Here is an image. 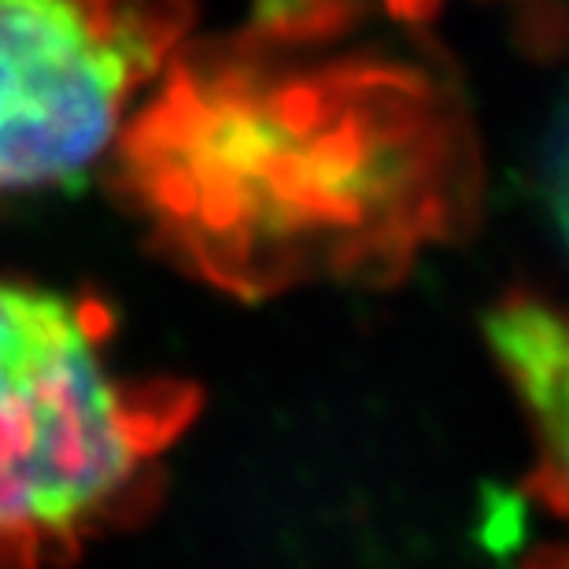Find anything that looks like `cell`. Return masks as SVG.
<instances>
[{"label": "cell", "instance_id": "obj_1", "mask_svg": "<svg viewBox=\"0 0 569 569\" xmlns=\"http://www.w3.org/2000/svg\"><path fill=\"white\" fill-rule=\"evenodd\" d=\"M108 329L93 300L0 281V569L71 548L189 422L186 385L108 370Z\"/></svg>", "mask_w": 569, "mask_h": 569}, {"label": "cell", "instance_id": "obj_2", "mask_svg": "<svg viewBox=\"0 0 569 569\" xmlns=\"http://www.w3.org/2000/svg\"><path fill=\"white\" fill-rule=\"evenodd\" d=\"M174 30L163 0H0V192L82 178Z\"/></svg>", "mask_w": 569, "mask_h": 569}, {"label": "cell", "instance_id": "obj_3", "mask_svg": "<svg viewBox=\"0 0 569 569\" xmlns=\"http://www.w3.org/2000/svg\"><path fill=\"white\" fill-rule=\"evenodd\" d=\"M485 337L537 437L521 507L532 521L521 569H569V315L510 296L488 311Z\"/></svg>", "mask_w": 569, "mask_h": 569}, {"label": "cell", "instance_id": "obj_4", "mask_svg": "<svg viewBox=\"0 0 569 569\" xmlns=\"http://www.w3.org/2000/svg\"><path fill=\"white\" fill-rule=\"evenodd\" d=\"M543 200H548L555 233L569 256V104L555 122L548 152H543Z\"/></svg>", "mask_w": 569, "mask_h": 569}, {"label": "cell", "instance_id": "obj_5", "mask_svg": "<svg viewBox=\"0 0 569 569\" xmlns=\"http://www.w3.org/2000/svg\"><path fill=\"white\" fill-rule=\"evenodd\" d=\"M392 11H400V16H426V11L437 4V0H385Z\"/></svg>", "mask_w": 569, "mask_h": 569}]
</instances>
